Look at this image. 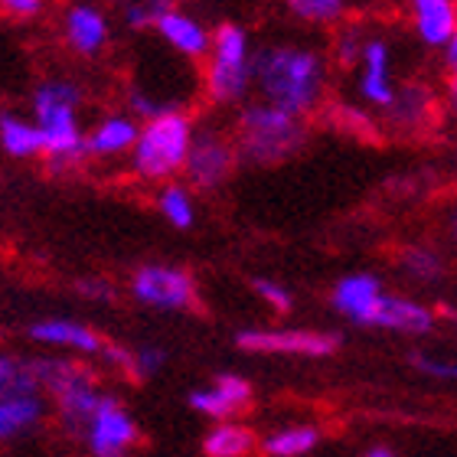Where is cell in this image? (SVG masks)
Wrapping results in <instances>:
<instances>
[{"mask_svg":"<svg viewBox=\"0 0 457 457\" xmlns=\"http://www.w3.org/2000/svg\"><path fill=\"white\" fill-rule=\"evenodd\" d=\"M330 59L314 43L278 39L255 49V92L258 102L307 118L324 102Z\"/></svg>","mask_w":457,"mask_h":457,"instance_id":"cell-1","label":"cell"},{"mask_svg":"<svg viewBox=\"0 0 457 457\" xmlns=\"http://www.w3.org/2000/svg\"><path fill=\"white\" fill-rule=\"evenodd\" d=\"M33 376L39 382V392L53 399V409H56L62 428L82 438L92 415L108 395L98 382L96 370L79 360H66V356H37Z\"/></svg>","mask_w":457,"mask_h":457,"instance_id":"cell-2","label":"cell"},{"mask_svg":"<svg viewBox=\"0 0 457 457\" xmlns=\"http://www.w3.org/2000/svg\"><path fill=\"white\" fill-rule=\"evenodd\" d=\"M82 88L69 79H46L33 92V121L46 141L49 170H69L86 157V131L79 124Z\"/></svg>","mask_w":457,"mask_h":457,"instance_id":"cell-3","label":"cell"},{"mask_svg":"<svg viewBox=\"0 0 457 457\" xmlns=\"http://www.w3.org/2000/svg\"><path fill=\"white\" fill-rule=\"evenodd\" d=\"M238 157L255 167H271L295 157L307 141V118L275 108L268 102H245L236 118Z\"/></svg>","mask_w":457,"mask_h":457,"instance_id":"cell-4","label":"cell"},{"mask_svg":"<svg viewBox=\"0 0 457 457\" xmlns=\"http://www.w3.org/2000/svg\"><path fill=\"white\" fill-rule=\"evenodd\" d=\"M203 86L212 105H242L248 92H255V46L245 27L222 23L212 33Z\"/></svg>","mask_w":457,"mask_h":457,"instance_id":"cell-5","label":"cell"},{"mask_svg":"<svg viewBox=\"0 0 457 457\" xmlns=\"http://www.w3.org/2000/svg\"><path fill=\"white\" fill-rule=\"evenodd\" d=\"M193 137V118L183 112H167L161 118L141 124V137L131 151V170L141 180L161 183L173 180L177 173L187 170V157H190Z\"/></svg>","mask_w":457,"mask_h":457,"instance_id":"cell-6","label":"cell"},{"mask_svg":"<svg viewBox=\"0 0 457 457\" xmlns=\"http://www.w3.org/2000/svg\"><path fill=\"white\" fill-rule=\"evenodd\" d=\"M353 92H356V105L370 114H382L389 118V112L395 108L402 96V86L395 79V56H392V43L389 37H382L372 29L366 46H362V56L353 69Z\"/></svg>","mask_w":457,"mask_h":457,"instance_id":"cell-7","label":"cell"},{"mask_svg":"<svg viewBox=\"0 0 457 457\" xmlns=\"http://www.w3.org/2000/svg\"><path fill=\"white\" fill-rule=\"evenodd\" d=\"M238 350L287 360H324L340 350V337L307 327H245L236 334Z\"/></svg>","mask_w":457,"mask_h":457,"instance_id":"cell-8","label":"cell"},{"mask_svg":"<svg viewBox=\"0 0 457 457\" xmlns=\"http://www.w3.org/2000/svg\"><path fill=\"white\" fill-rule=\"evenodd\" d=\"M131 295L154 311H190L196 304V281L187 268L144 265L131 278Z\"/></svg>","mask_w":457,"mask_h":457,"instance_id":"cell-9","label":"cell"},{"mask_svg":"<svg viewBox=\"0 0 457 457\" xmlns=\"http://www.w3.org/2000/svg\"><path fill=\"white\" fill-rule=\"evenodd\" d=\"M242 161L236 147V137H228L220 128H203L193 137L190 157H187V180L196 190H216L232 177L236 163Z\"/></svg>","mask_w":457,"mask_h":457,"instance_id":"cell-10","label":"cell"},{"mask_svg":"<svg viewBox=\"0 0 457 457\" xmlns=\"http://www.w3.org/2000/svg\"><path fill=\"white\" fill-rule=\"evenodd\" d=\"M386 297H389V287L372 271H350L337 278L330 287V307L343 320H350L353 327H366V330H376Z\"/></svg>","mask_w":457,"mask_h":457,"instance_id":"cell-11","label":"cell"},{"mask_svg":"<svg viewBox=\"0 0 457 457\" xmlns=\"http://www.w3.org/2000/svg\"><path fill=\"white\" fill-rule=\"evenodd\" d=\"M82 441L92 457H124L137 445V421L114 395H105V402L88 421Z\"/></svg>","mask_w":457,"mask_h":457,"instance_id":"cell-12","label":"cell"},{"mask_svg":"<svg viewBox=\"0 0 457 457\" xmlns=\"http://www.w3.org/2000/svg\"><path fill=\"white\" fill-rule=\"evenodd\" d=\"M252 405V382L236 372H220L206 386L190 392V409L212 425L220 421H238V415Z\"/></svg>","mask_w":457,"mask_h":457,"instance_id":"cell-13","label":"cell"},{"mask_svg":"<svg viewBox=\"0 0 457 457\" xmlns=\"http://www.w3.org/2000/svg\"><path fill=\"white\" fill-rule=\"evenodd\" d=\"M29 340L39 343V346H53V350H69L76 353V356H102L108 343L96 327L72 320V317L37 320V324L29 327Z\"/></svg>","mask_w":457,"mask_h":457,"instance_id":"cell-14","label":"cell"},{"mask_svg":"<svg viewBox=\"0 0 457 457\" xmlns=\"http://www.w3.org/2000/svg\"><path fill=\"white\" fill-rule=\"evenodd\" d=\"M409 23L421 46L445 53L457 33V0H409Z\"/></svg>","mask_w":457,"mask_h":457,"instance_id":"cell-15","label":"cell"},{"mask_svg":"<svg viewBox=\"0 0 457 457\" xmlns=\"http://www.w3.org/2000/svg\"><path fill=\"white\" fill-rule=\"evenodd\" d=\"M157 33L173 53H180L183 59H206L212 49V29L196 20L193 13L187 10H177L173 7L167 17L157 23Z\"/></svg>","mask_w":457,"mask_h":457,"instance_id":"cell-16","label":"cell"},{"mask_svg":"<svg viewBox=\"0 0 457 457\" xmlns=\"http://www.w3.org/2000/svg\"><path fill=\"white\" fill-rule=\"evenodd\" d=\"M62 29H66L69 49L79 53V56H98V53L108 46V37H112L108 17L98 7H92V4H76V7H69Z\"/></svg>","mask_w":457,"mask_h":457,"instance_id":"cell-17","label":"cell"},{"mask_svg":"<svg viewBox=\"0 0 457 457\" xmlns=\"http://www.w3.org/2000/svg\"><path fill=\"white\" fill-rule=\"evenodd\" d=\"M435 324H438V314L428 304L389 291V297H386V304L379 311V320H376V330H389V334L402 337H425L435 330Z\"/></svg>","mask_w":457,"mask_h":457,"instance_id":"cell-18","label":"cell"},{"mask_svg":"<svg viewBox=\"0 0 457 457\" xmlns=\"http://www.w3.org/2000/svg\"><path fill=\"white\" fill-rule=\"evenodd\" d=\"M141 137V121L134 114H108L86 134V157H121L131 154Z\"/></svg>","mask_w":457,"mask_h":457,"instance_id":"cell-19","label":"cell"},{"mask_svg":"<svg viewBox=\"0 0 457 457\" xmlns=\"http://www.w3.org/2000/svg\"><path fill=\"white\" fill-rule=\"evenodd\" d=\"M320 441H324V431L314 421H291V425L268 431L258 451L265 457H307L320 448Z\"/></svg>","mask_w":457,"mask_h":457,"instance_id":"cell-20","label":"cell"},{"mask_svg":"<svg viewBox=\"0 0 457 457\" xmlns=\"http://www.w3.org/2000/svg\"><path fill=\"white\" fill-rule=\"evenodd\" d=\"M258 448H262V438L242 421H220L203 438L206 457H252Z\"/></svg>","mask_w":457,"mask_h":457,"instance_id":"cell-21","label":"cell"},{"mask_svg":"<svg viewBox=\"0 0 457 457\" xmlns=\"http://www.w3.org/2000/svg\"><path fill=\"white\" fill-rule=\"evenodd\" d=\"M46 415V395H20L0 399V445L33 431Z\"/></svg>","mask_w":457,"mask_h":457,"instance_id":"cell-22","label":"cell"},{"mask_svg":"<svg viewBox=\"0 0 457 457\" xmlns=\"http://www.w3.org/2000/svg\"><path fill=\"white\" fill-rule=\"evenodd\" d=\"M0 147L10 154V157H39L46 154V141H43V131L33 118H23V114H0Z\"/></svg>","mask_w":457,"mask_h":457,"instance_id":"cell-23","label":"cell"},{"mask_svg":"<svg viewBox=\"0 0 457 457\" xmlns=\"http://www.w3.org/2000/svg\"><path fill=\"white\" fill-rule=\"evenodd\" d=\"M431 105H435V96L428 88L419 86V82H405L402 86V96L395 102V108L389 112L386 121L399 131H415V128H425L431 118Z\"/></svg>","mask_w":457,"mask_h":457,"instance_id":"cell-24","label":"cell"},{"mask_svg":"<svg viewBox=\"0 0 457 457\" xmlns=\"http://www.w3.org/2000/svg\"><path fill=\"white\" fill-rule=\"evenodd\" d=\"M20 395H43L33 376V360L0 353V399H20Z\"/></svg>","mask_w":457,"mask_h":457,"instance_id":"cell-25","label":"cell"},{"mask_svg":"<svg viewBox=\"0 0 457 457\" xmlns=\"http://www.w3.org/2000/svg\"><path fill=\"white\" fill-rule=\"evenodd\" d=\"M157 210L173 228H193L196 222V200L187 183H163L157 193Z\"/></svg>","mask_w":457,"mask_h":457,"instance_id":"cell-26","label":"cell"},{"mask_svg":"<svg viewBox=\"0 0 457 457\" xmlns=\"http://www.w3.org/2000/svg\"><path fill=\"white\" fill-rule=\"evenodd\" d=\"M281 4L304 27H337L346 17V0H281Z\"/></svg>","mask_w":457,"mask_h":457,"instance_id":"cell-27","label":"cell"},{"mask_svg":"<svg viewBox=\"0 0 457 457\" xmlns=\"http://www.w3.org/2000/svg\"><path fill=\"white\" fill-rule=\"evenodd\" d=\"M399 265H402V271L409 278H415V281H438V278L445 275V258L428 245L402 248Z\"/></svg>","mask_w":457,"mask_h":457,"instance_id":"cell-28","label":"cell"},{"mask_svg":"<svg viewBox=\"0 0 457 457\" xmlns=\"http://www.w3.org/2000/svg\"><path fill=\"white\" fill-rule=\"evenodd\" d=\"M370 33H372V29L362 27V23H343V27L337 29V37H334V59H337V66L346 69V72H353V69H356V62H360L362 46H366Z\"/></svg>","mask_w":457,"mask_h":457,"instance_id":"cell-29","label":"cell"},{"mask_svg":"<svg viewBox=\"0 0 457 457\" xmlns=\"http://www.w3.org/2000/svg\"><path fill=\"white\" fill-rule=\"evenodd\" d=\"M170 10H173L170 0H128L121 7V17L131 29H147V27L157 29V23H161Z\"/></svg>","mask_w":457,"mask_h":457,"instance_id":"cell-30","label":"cell"},{"mask_svg":"<svg viewBox=\"0 0 457 457\" xmlns=\"http://www.w3.org/2000/svg\"><path fill=\"white\" fill-rule=\"evenodd\" d=\"M252 291H255L258 301H262L268 311H275V314H291V307H295V295H291L281 281H275V278H255V281H252Z\"/></svg>","mask_w":457,"mask_h":457,"instance_id":"cell-31","label":"cell"},{"mask_svg":"<svg viewBox=\"0 0 457 457\" xmlns=\"http://www.w3.org/2000/svg\"><path fill=\"white\" fill-rule=\"evenodd\" d=\"M411 366L438 382H457V360H445V356H431V353H415Z\"/></svg>","mask_w":457,"mask_h":457,"instance_id":"cell-32","label":"cell"},{"mask_svg":"<svg viewBox=\"0 0 457 457\" xmlns=\"http://www.w3.org/2000/svg\"><path fill=\"white\" fill-rule=\"evenodd\" d=\"M167 366V353L161 346H134V379H147L154 372H161Z\"/></svg>","mask_w":457,"mask_h":457,"instance_id":"cell-33","label":"cell"},{"mask_svg":"<svg viewBox=\"0 0 457 457\" xmlns=\"http://www.w3.org/2000/svg\"><path fill=\"white\" fill-rule=\"evenodd\" d=\"M76 291L86 301H112L114 297L112 281H105V278H82V281H76Z\"/></svg>","mask_w":457,"mask_h":457,"instance_id":"cell-34","label":"cell"},{"mask_svg":"<svg viewBox=\"0 0 457 457\" xmlns=\"http://www.w3.org/2000/svg\"><path fill=\"white\" fill-rule=\"evenodd\" d=\"M43 4H46V0H0V10H4L7 17L27 20V17H37L39 10H43Z\"/></svg>","mask_w":457,"mask_h":457,"instance_id":"cell-35","label":"cell"},{"mask_svg":"<svg viewBox=\"0 0 457 457\" xmlns=\"http://www.w3.org/2000/svg\"><path fill=\"white\" fill-rule=\"evenodd\" d=\"M441 56H445V69H448V72H457V33H454V39H451L448 49H445Z\"/></svg>","mask_w":457,"mask_h":457,"instance_id":"cell-36","label":"cell"},{"mask_svg":"<svg viewBox=\"0 0 457 457\" xmlns=\"http://www.w3.org/2000/svg\"><path fill=\"white\" fill-rule=\"evenodd\" d=\"M362 457H399L395 451H389V448H370Z\"/></svg>","mask_w":457,"mask_h":457,"instance_id":"cell-37","label":"cell"},{"mask_svg":"<svg viewBox=\"0 0 457 457\" xmlns=\"http://www.w3.org/2000/svg\"><path fill=\"white\" fill-rule=\"evenodd\" d=\"M448 92H451V102H454V108H457V72H451V79H448Z\"/></svg>","mask_w":457,"mask_h":457,"instance_id":"cell-38","label":"cell"},{"mask_svg":"<svg viewBox=\"0 0 457 457\" xmlns=\"http://www.w3.org/2000/svg\"><path fill=\"white\" fill-rule=\"evenodd\" d=\"M454 236H457V210H454Z\"/></svg>","mask_w":457,"mask_h":457,"instance_id":"cell-39","label":"cell"}]
</instances>
